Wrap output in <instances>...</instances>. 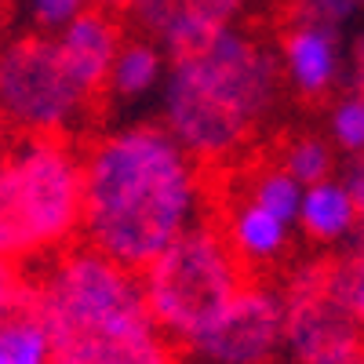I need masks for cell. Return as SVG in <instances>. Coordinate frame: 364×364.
Here are the masks:
<instances>
[{"label": "cell", "instance_id": "cell-17", "mask_svg": "<svg viewBox=\"0 0 364 364\" xmlns=\"http://www.w3.org/2000/svg\"><path fill=\"white\" fill-rule=\"evenodd\" d=\"M273 157H277V164L295 182H302V186L321 182V178L339 171V161H336L339 154H336V146L328 142L324 132H295V135H288V139L277 142Z\"/></svg>", "mask_w": 364, "mask_h": 364}, {"label": "cell", "instance_id": "cell-14", "mask_svg": "<svg viewBox=\"0 0 364 364\" xmlns=\"http://www.w3.org/2000/svg\"><path fill=\"white\" fill-rule=\"evenodd\" d=\"M168 63H171V55L157 41H149L146 33L124 37V44H120L113 66H109L102 95L113 99L117 106H139L146 99H154V95H161Z\"/></svg>", "mask_w": 364, "mask_h": 364}, {"label": "cell", "instance_id": "cell-24", "mask_svg": "<svg viewBox=\"0 0 364 364\" xmlns=\"http://www.w3.org/2000/svg\"><path fill=\"white\" fill-rule=\"evenodd\" d=\"M106 8H113V11H135V8H142L146 0H102Z\"/></svg>", "mask_w": 364, "mask_h": 364}, {"label": "cell", "instance_id": "cell-26", "mask_svg": "<svg viewBox=\"0 0 364 364\" xmlns=\"http://www.w3.org/2000/svg\"><path fill=\"white\" fill-rule=\"evenodd\" d=\"M0 161H4V146H0Z\"/></svg>", "mask_w": 364, "mask_h": 364}, {"label": "cell", "instance_id": "cell-1", "mask_svg": "<svg viewBox=\"0 0 364 364\" xmlns=\"http://www.w3.org/2000/svg\"><path fill=\"white\" fill-rule=\"evenodd\" d=\"M80 237L113 262L142 269L178 233L211 215L204 164L161 120L99 132L80 154Z\"/></svg>", "mask_w": 364, "mask_h": 364}, {"label": "cell", "instance_id": "cell-22", "mask_svg": "<svg viewBox=\"0 0 364 364\" xmlns=\"http://www.w3.org/2000/svg\"><path fill=\"white\" fill-rule=\"evenodd\" d=\"M343 178H346V186H350V193L357 200V211H360V233H357V240H364V157L353 161Z\"/></svg>", "mask_w": 364, "mask_h": 364}, {"label": "cell", "instance_id": "cell-16", "mask_svg": "<svg viewBox=\"0 0 364 364\" xmlns=\"http://www.w3.org/2000/svg\"><path fill=\"white\" fill-rule=\"evenodd\" d=\"M0 364H55L51 336L29 302L0 317Z\"/></svg>", "mask_w": 364, "mask_h": 364}, {"label": "cell", "instance_id": "cell-15", "mask_svg": "<svg viewBox=\"0 0 364 364\" xmlns=\"http://www.w3.org/2000/svg\"><path fill=\"white\" fill-rule=\"evenodd\" d=\"M230 193L248 197L252 204L273 211L277 219L295 226V211H299V197H302V182H295L277 157H255V161H240L237 171L230 175Z\"/></svg>", "mask_w": 364, "mask_h": 364}, {"label": "cell", "instance_id": "cell-18", "mask_svg": "<svg viewBox=\"0 0 364 364\" xmlns=\"http://www.w3.org/2000/svg\"><path fill=\"white\" fill-rule=\"evenodd\" d=\"M324 135L336 146V154L360 161L364 157V91L343 84L328 99L324 109Z\"/></svg>", "mask_w": 364, "mask_h": 364}, {"label": "cell", "instance_id": "cell-8", "mask_svg": "<svg viewBox=\"0 0 364 364\" xmlns=\"http://www.w3.org/2000/svg\"><path fill=\"white\" fill-rule=\"evenodd\" d=\"M182 353L193 364H277L284 357V299L277 281L248 277Z\"/></svg>", "mask_w": 364, "mask_h": 364}, {"label": "cell", "instance_id": "cell-10", "mask_svg": "<svg viewBox=\"0 0 364 364\" xmlns=\"http://www.w3.org/2000/svg\"><path fill=\"white\" fill-rule=\"evenodd\" d=\"M215 208V223L223 240L230 245V252L237 255V262L248 273H277L281 266H288L291 252H295V226L277 219L273 211L252 204L248 197H237L230 190H223V197L211 204Z\"/></svg>", "mask_w": 364, "mask_h": 364}, {"label": "cell", "instance_id": "cell-9", "mask_svg": "<svg viewBox=\"0 0 364 364\" xmlns=\"http://www.w3.org/2000/svg\"><path fill=\"white\" fill-rule=\"evenodd\" d=\"M273 48L284 91L302 102H328L346 84V44L336 26L291 15Z\"/></svg>", "mask_w": 364, "mask_h": 364}, {"label": "cell", "instance_id": "cell-4", "mask_svg": "<svg viewBox=\"0 0 364 364\" xmlns=\"http://www.w3.org/2000/svg\"><path fill=\"white\" fill-rule=\"evenodd\" d=\"M80 149L70 139L29 135L0 161V259H51L80 237Z\"/></svg>", "mask_w": 364, "mask_h": 364}, {"label": "cell", "instance_id": "cell-6", "mask_svg": "<svg viewBox=\"0 0 364 364\" xmlns=\"http://www.w3.org/2000/svg\"><path fill=\"white\" fill-rule=\"evenodd\" d=\"M95 109V99L73 80L51 33L29 29L0 44V128L18 139H70Z\"/></svg>", "mask_w": 364, "mask_h": 364}, {"label": "cell", "instance_id": "cell-19", "mask_svg": "<svg viewBox=\"0 0 364 364\" xmlns=\"http://www.w3.org/2000/svg\"><path fill=\"white\" fill-rule=\"evenodd\" d=\"M328 291L339 302V310L364 331V240H353L343 255L328 259Z\"/></svg>", "mask_w": 364, "mask_h": 364}, {"label": "cell", "instance_id": "cell-23", "mask_svg": "<svg viewBox=\"0 0 364 364\" xmlns=\"http://www.w3.org/2000/svg\"><path fill=\"white\" fill-rule=\"evenodd\" d=\"M346 84L364 91V37H357L346 48Z\"/></svg>", "mask_w": 364, "mask_h": 364}, {"label": "cell", "instance_id": "cell-3", "mask_svg": "<svg viewBox=\"0 0 364 364\" xmlns=\"http://www.w3.org/2000/svg\"><path fill=\"white\" fill-rule=\"evenodd\" d=\"M26 302L48 328L55 364H178V346L146 306L139 269L87 245L55 252L26 284Z\"/></svg>", "mask_w": 364, "mask_h": 364}, {"label": "cell", "instance_id": "cell-20", "mask_svg": "<svg viewBox=\"0 0 364 364\" xmlns=\"http://www.w3.org/2000/svg\"><path fill=\"white\" fill-rule=\"evenodd\" d=\"M364 11V0H291V15L295 18H314L324 26L343 29Z\"/></svg>", "mask_w": 364, "mask_h": 364}, {"label": "cell", "instance_id": "cell-21", "mask_svg": "<svg viewBox=\"0 0 364 364\" xmlns=\"http://www.w3.org/2000/svg\"><path fill=\"white\" fill-rule=\"evenodd\" d=\"M26 302V284L18 277V266L0 259V317H8L15 306H22Z\"/></svg>", "mask_w": 364, "mask_h": 364}, {"label": "cell", "instance_id": "cell-13", "mask_svg": "<svg viewBox=\"0 0 364 364\" xmlns=\"http://www.w3.org/2000/svg\"><path fill=\"white\" fill-rule=\"evenodd\" d=\"M295 233L306 237L317 248H346L357 240L360 211L339 171L302 186L299 211H295Z\"/></svg>", "mask_w": 364, "mask_h": 364}, {"label": "cell", "instance_id": "cell-25", "mask_svg": "<svg viewBox=\"0 0 364 364\" xmlns=\"http://www.w3.org/2000/svg\"><path fill=\"white\" fill-rule=\"evenodd\" d=\"M70 4H77V8H87V4H91V0H70Z\"/></svg>", "mask_w": 364, "mask_h": 364}, {"label": "cell", "instance_id": "cell-11", "mask_svg": "<svg viewBox=\"0 0 364 364\" xmlns=\"http://www.w3.org/2000/svg\"><path fill=\"white\" fill-rule=\"evenodd\" d=\"M248 0H146L135 8L139 33L157 41L168 55H186L211 37L240 26Z\"/></svg>", "mask_w": 364, "mask_h": 364}, {"label": "cell", "instance_id": "cell-2", "mask_svg": "<svg viewBox=\"0 0 364 364\" xmlns=\"http://www.w3.org/2000/svg\"><path fill=\"white\" fill-rule=\"evenodd\" d=\"M284 80L277 48L248 26L171 55L161 84V124L204 168L240 164L277 117Z\"/></svg>", "mask_w": 364, "mask_h": 364}, {"label": "cell", "instance_id": "cell-7", "mask_svg": "<svg viewBox=\"0 0 364 364\" xmlns=\"http://www.w3.org/2000/svg\"><path fill=\"white\" fill-rule=\"evenodd\" d=\"M284 299L288 364H364V331L328 291V259L295 262L277 284Z\"/></svg>", "mask_w": 364, "mask_h": 364}, {"label": "cell", "instance_id": "cell-5", "mask_svg": "<svg viewBox=\"0 0 364 364\" xmlns=\"http://www.w3.org/2000/svg\"><path fill=\"white\" fill-rule=\"evenodd\" d=\"M252 273L237 262L219 226L204 219L139 269L146 306L164 336L182 350L211 324Z\"/></svg>", "mask_w": 364, "mask_h": 364}, {"label": "cell", "instance_id": "cell-12", "mask_svg": "<svg viewBox=\"0 0 364 364\" xmlns=\"http://www.w3.org/2000/svg\"><path fill=\"white\" fill-rule=\"evenodd\" d=\"M51 37H55V48L63 55L66 70L73 73V80L91 99H99L106 91V77H109L113 58L128 37L117 11L106 8V4H87L63 29H55Z\"/></svg>", "mask_w": 364, "mask_h": 364}, {"label": "cell", "instance_id": "cell-27", "mask_svg": "<svg viewBox=\"0 0 364 364\" xmlns=\"http://www.w3.org/2000/svg\"><path fill=\"white\" fill-rule=\"evenodd\" d=\"M0 15H4V0H0Z\"/></svg>", "mask_w": 364, "mask_h": 364}]
</instances>
